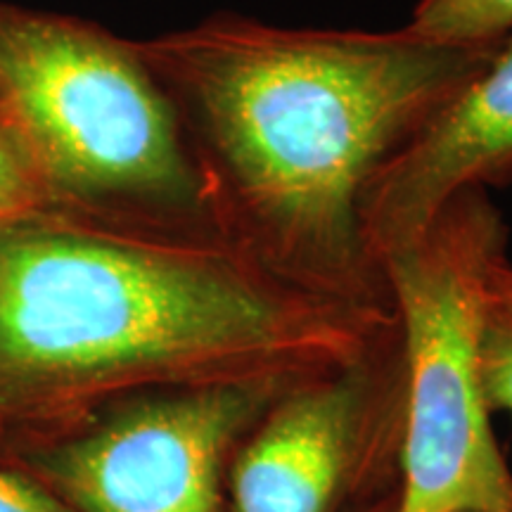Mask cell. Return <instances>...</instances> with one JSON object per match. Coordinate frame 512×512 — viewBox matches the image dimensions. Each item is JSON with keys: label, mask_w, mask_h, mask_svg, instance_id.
Returning <instances> with one entry per match:
<instances>
[{"label": "cell", "mask_w": 512, "mask_h": 512, "mask_svg": "<svg viewBox=\"0 0 512 512\" xmlns=\"http://www.w3.org/2000/svg\"><path fill=\"white\" fill-rule=\"evenodd\" d=\"M0 512H72L22 472L0 465Z\"/></svg>", "instance_id": "8fae6325"}, {"label": "cell", "mask_w": 512, "mask_h": 512, "mask_svg": "<svg viewBox=\"0 0 512 512\" xmlns=\"http://www.w3.org/2000/svg\"><path fill=\"white\" fill-rule=\"evenodd\" d=\"M0 114L48 207L226 230L174 102L136 41L0 3Z\"/></svg>", "instance_id": "3957f363"}, {"label": "cell", "mask_w": 512, "mask_h": 512, "mask_svg": "<svg viewBox=\"0 0 512 512\" xmlns=\"http://www.w3.org/2000/svg\"><path fill=\"white\" fill-rule=\"evenodd\" d=\"M508 226L465 190L382 259L403 354L401 482L392 512H512V472L489 422L479 337Z\"/></svg>", "instance_id": "277c9868"}, {"label": "cell", "mask_w": 512, "mask_h": 512, "mask_svg": "<svg viewBox=\"0 0 512 512\" xmlns=\"http://www.w3.org/2000/svg\"><path fill=\"white\" fill-rule=\"evenodd\" d=\"M503 264L491 275V294L479 337V377L489 411L512 415V287L501 278Z\"/></svg>", "instance_id": "9c48e42d"}, {"label": "cell", "mask_w": 512, "mask_h": 512, "mask_svg": "<svg viewBox=\"0 0 512 512\" xmlns=\"http://www.w3.org/2000/svg\"><path fill=\"white\" fill-rule=\"evenodd\" d=\"M46 207L48 200L41 178L17 133L0 114V226Z\"/></svg>", "instance_id": "30bf717a"}, {"label": "cell", "mask_w": 512, "mask_h": 512, "mask_svg": "<svg viewBox=\"0 0 512 512\" xmlns=\"http://www.w3.org/2000/svg\"><path fill=\"white\" fill-rule=\"evenodd\" d=\"M512 185V31L377 171L363 230L377 261L411 245L465 190Z\"/></svg>", "instance_id": "52a82bcc"}, {"label": "cell", "mask_w": 512, "mask_h": 512, "mask_svg": "<svg viewBox=\"0 0 512 512\" xmlns=\"http://www.w3.org/2000/svg\"><path fill=\"white\" fill-rule=\"evenodd\" d=\"M403 354L384 347L294 384L235 448L230 512H392L401 482Z\"/></svg>", "instance_id": "8992f818"}, {"label": "cell", "mask_w": 512, "mask_h": 512, "mask_svg": "<svg viewBox=\"0 0 512 512\" xmlns=\"http://www.w3.org/2000/svg\"><path fill=\"white\" fill-rule=\"evenodd\" d=\"M406 27L458 46H498L512 31V0H420Z\"/></svg>", "instance_id": "ba28073f"}, {"label": "cell", "mask_w": 512, "mask_h": 512, "mask_svg": "<svg viewBox=\"0 0 512 512\" xmlns=\"http://www.w3.org/2000/svg\"><path fill=\"white\" fill-rule=\"evenodd\" d=\"M501 278H503L505 285L512 287V264H510V261H505V264L501 266Z\"/></svg>", "instance_id": "7c38bea8"}, {"label": "cell", "mask_w": 512, "mask_h": 512, "mask_svg": "<svg viewBox=\"0 0 512 512\" xmlns=\"http://www.w3.org/2000/svg\"><path fill=\"white\" fill-rule=\"evenodd\" d=\"M399 332L292 283L221 228L46 207L0 226V463L124 396L299 384Z\"/></svg>", "instance_id": "6da1fadb"}, {"label": "cell", "mask_w": 512, "mask_h": 512, "mask_svg": "<svg viewBox=\"0 0 512 512\" xmlns=\"http://www.w3.org/2000/svg\"><path fill=\"white\" fill-rule=\"evenodd\" d=\"M458 512H472V510H458Z\"/></svg>", "instance_id": "4fadbf2b"}, {"label": "cell", "mask_w": 512, "mask_h": 512, "mask_svg": "<svg viewBox=\"0 0 512 512\" xmlns=\"http://www.w3.org/2000/svg\"><path fill=\"white\" fill-rule=\"evenodd\" d=\"M223 228L292 283L394 309L363 230L377 171L498 46L211 15L136 41Z\"/></svg>", "instance_id": "7a4b0ae2"}, {"label": "cell", "mask_w": 512, "mask_h": 512, "mask_svg": "<svg viewBox=\"0 0 512 512\" xmlns=\"http://www.w3.org/2000/svg\"><path fill=\"white\" fill-rule=\"evenodd\" d=\"M290 387L147 389L0 465L34 479L72 512H230L235 448Z\"/></svg>", "instance_id": "5b68a950"}]
</instances>
